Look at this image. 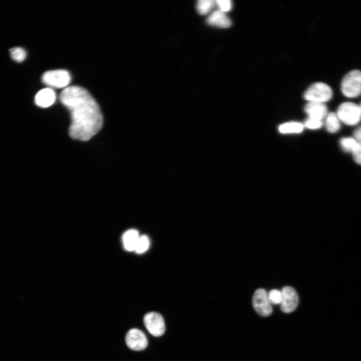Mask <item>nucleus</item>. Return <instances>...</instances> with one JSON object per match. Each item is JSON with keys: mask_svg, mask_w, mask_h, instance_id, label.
Segmentation results:
<instances>
[{"mask_svg": "<svg viewBox=\"0 0 361 361\" xmlns=\"http://www.w3.org/2000/svg\"><path fill=\"white\" fill-rule=\"evenodd\" d=\"M59 99L70 111L71 123L70 136L75 139L87 141L95 135L103 125L99 107L85 89L71 86L64 89Z\"/></svg>", "mask_w": 361, "mask_h": 361, "instance_id": "nucleus-1", "label": "nucleus"}, {"mask_svg": "<svg viewBox=\"0 0 361 361\" xmlns=\"http://www.w3.org/2000/svg\"><path fill=\"white\" fill-rule=\"evenodd\" d=\"M341 89L347 97L358 96L361 94V71L354 70L346 74L342 80Z\"/></svg>", "mask_w": 361, "mask_h": 361, "instance_id": "nucleus-2", "label": "nucleus"}, {"mask_svg": "<svg viewBox=\"0 0 361 361\" xmlns=\"http://www.w3.org/2000/svg\"><path fill=\"white\" fill-rule=\"evenodd\" d=\"M332 96V91L326 84L316 82L310 85L305 91L303 97L308 102L324 103Z\"/></svg>", "mask_w": 361, "mask_h": 361, "instance_id": "nucleus-3", "label": "nucleus"}, {"mask_svg": "<svg viewBox=\"0 0 361 361\" xmlns=\"http://www.w3.org/2000/svg\"><path fill=\"white\" fill-rule=\"evenodd\" d=\"M336 114L340 121L348 125H354L361 119L360 107L352 102H344L340 104Z\"/></svg>", "mask_w": 361, "mask_h": 361, "instance_id": "nucleus-4", "label": "nucleus"}, {"mask_svg": "<svg viewBox=\"0 0 361 361\" xmlns=\"http://www.w3.org/2000/svg\"><path fill=\"white\" fill-rule=\"evenodd\" d=\"M71 79L69 72L63 69L47 71L42 77L44 83L50 87L57 88L67 87Z\"/></svg>", "mask_w": 361, "mask_h": 361, "instance_id": "nucleus-5", "label": "nucleus"}, {"mask_svg": "<svg viewBox=\"0 0 361 361\" xmlns=\"http://www.w3.org/2000/svg\"><path fill=\"white\" fill-rule=\"evenodd\" d=\"M143 321L145 327L152 335L160 336L164 333V321L159 313L156 312H148L144 315Z\"/></svg>", "mask_w": 361, "mask_h": 361, "instance_id": "nucleus-6", "label": "nucleus"}, {"mask_svg": "<svg viewBox=\"0 0 361 361\" xmlns=\"http://www.w3.org/2000/svg\"><path fill=\"white\" fill-rule=\"evenodd\" d=\"M253 306L260 316L266 317L272 312V308L268 299V293L263 288L255 291L253 296Z\"/></svg>", "mask_w": 361, "mask_h": 361, "instance_id": "nucleus-7", "label": "nucleus"}, {"mask_svg": "<svg viewBox=\"0 0 361 361\" xmlns=\"http://www.w3.org/2000/svg\"><path fill=\"white\" fill-rule=\"evenodd\" d=\"M127 345L133 350H141L145 349L148 344L147 339L144 333L137 328L130 329L125 336Z\"/></svg>", "mask_w": 361, "mask_h": 361, "instance_id": "nucleus-8", "label": "nucleus"}, {"mask_svg": "<svg viewBox=\"0 0 361 361\" xmlns=\"http://www.w3.org/2000/svg\"><path fill=\"white\" fill-rule=\"evenodd\" d=\"M281 293V310L287 313L293 312L298 304V297L296 291L292 287L286 286L282 288Z\"/></svg>", "mask_w": 361, "mask_h": 361, "instance_id": "nucleus-9", "label": "nucleus"}, {"mask_svg": "<svg viewBox=\"0 0 361 361\" xmlns=\"http://www.w3.org/2000/svg\"><path fill=\"white\" fill-rule=\"evenodd\" d=\"M308 117L321 120L327 115V108L324 103L308 102L304 107Z\"/></svg>", "mask_w": 361, "mask_h": 361, "instance_id": "nucleus-10", "label": "nucleus"}, {"mask_svg": "<svg viewBox=\"0 0 361 361\" xmlns=\"http://www.w3.org/2000/svg\"><path fill=\"white\" fill-rule=\"evenodd\" d=\"M207 23L212 26L228 28L232 25L230 19L220 10L213 12L207 19Z\"/></svg>", "mask_w": 361, "mask_h": 361, "instance_id": "nucleus-11", "label": "nucleus"}, {"mask_svg": "<svg viewBox=\"0 0 361 361\" xmlns=\"http://www.w3.org/2000/svg\"><path fill=\"white\" fill-rule=\"evenodd\" d=\"M56 98L55 91L50 88H46L39 91L36 95L35 102L39 107L46 108L52 105Z\"/></svg>", "mask_w": 361, "mask_h": 361, "instance_id": "nucleus-12", "label": "nucleus"}, {"mask_svg": "<svg viewBox=\"0 0 361 361\" xmlns=\"http://www.w3.org/2000/svg\"><path fill=\"white\" fill-rule=\"evenodd\" d=\"M139 237L136 230L130 229L126 231L122 237L124 248L128 251H134Z\"/></svg>", "mask_w": 361, "mask_h": 361, "instance_id": "nucleus-13", "label": "nucleus"}, {"mask_svg": "<svg viewBox=\"0 0 361 361\" xmlns=\"http://www.w3.org/2000/svg\"><path fill=\"white\" fill-rule=\"evenodd\" d=\"M303 128V124L300 122H289L281 124L278 130L282 134L298 133L301 132Z\"/></svg>", "mask_w": 361, "mask_h": 361, "instance_id": "nucleus-14", "label": "nucleus"}, {"mask_svg": "<svg viewBox=\"0 0 361 361\" xmlns=\"http://www.w3.org/2000/svg\"><path fill=\"white\" fill-rule=\"evenodd\" d=\"M326 130L330 133L337 132L340 128V120L336 114L330 112L327 114L325 121Z\"/></svg>", "mask_w": 361, "mask_h": 361, "instance_id": "nucleus-15", "label": "nucleus"}, {"mask_svg": "<svg viewBox=\"0 0 361 361\" xmlns=\"http://www.w3.org/2000/svg\"><path fill=\"white\" fill-rule=\"evenodd\" d=\"M216 5L215 1L200 0L197 2V9L200 14L207 15L212 11Z\"/></svg>", "mask_w": 361, "mask_h": 361, "instance_id": "nucleus-16", "label": "nucleus"}, {"mask_svg": "<svg viewBox=\"0 0 361 361\" xmlns=\"http://www.w3.org/2000/svg\"><path fill=\"white\" fill-rule=\"evenodd\" d=\"M357 141L352 137H343L340 139L339 144L342 149L345 152H352Z\"/></svg>", "mask_w": 361, "mask_h": 361, "instance_id": "nucleus-17", "label": "nucleus"}, {"mask_svg": "<svg viewBox=\"0 0 361 361\" xmlns=\"http://www.w3.org/2000/svg\"><path fill=\"white\" fill-rule=\"evenodd\" d=\"M149 241L146 235L139 237L134 251L139 254L145 252L148 248Z\"/></svg>", "mask_w": 361, "mask_h": 361, "instance_id": "nucleus-18", "label": "nucleus"}, {"mask_svg": "<svg viewBox=\"0 0 361 361\" xmlns=\"http://www.w3.org/2000/svg\"><path fill=\"white\" fill-rule=\"evenodd\" d=\"M12 58L16 62H21L24 61L27 56L26 51L20 47H16L10 50Z\"/></svg>", "mask_w": 361, "mask_h": 361, "instance_id": "nucleus-19", "label": "nucleus"}, {"mask_svg": "<svg viewBox=\"0 0 361 361\" xmlns=\"http://www.w3.org/2000/svg\"><path fill=\"white\" fill-rule=\"evenodd\" d=\"M268 299L271 304H281L282 300L281 291L277 289H272L268 293Z\"/></svg>", "mask_w": 361, "mask_h": 361, "instance_id": "nucleus-20", "label": "nucleus"}, {"mask_svg": "<svg viewBox=\"0 0 361 361\" xmlns=\"http://www.w3.org/2000/svg\"><path fill=\"white\" fill-rule=\"evenodd\" d=\"M303 125L304 127L310 129H317L322 126V122L320 120L308 117Z\"/></svg>", "mask_w": 361, "mask_h": 361, "instance_id": "nucleus-21", "label": "nucleus"}, {"mask_svg": "<svg viewBox=\"0 0 361 361\" xmlns=\"http://www.w3.org/2000/svg\"><path fill=\"white\" fill-rule=\"evenodd\" d=\"M215 2L219 10L224 13L230 11L232 8V3L230 0H217Z\"/></svg>", "mask_w": 361, "mask_h": 361, "instance_id": "nucleus-22", "label": "nucleus"}, {"mask_svg": "<svg viewBox=\"0 0 361 361\" xmlns=\"http://www.w3.org/2000/svg\"><path fill=\"white\" fill-rule=\"evenodd\" d=\"M354 160L357 164H361V143L357 142L352 151Z\"/></svg>", "mask_w": 361, "mask_h": 361, "instance_id": "nucleus-23", "label": "nucleus"}, {"mask_svg": "<svg viewBox=\"0 0 361 361\" xmlns=\"http://www.w3.org/2000/svg\"><path fill=\"white\" fill-rule=\"evenodd\" d=\"M353 135L356 140L361 143V126L354 130Z\"/></svg>", "mask_w": 361, "mask_h": 361, "instance_id": "nucleus-24", "label": "nucleus"}, {"mask_svg": "<svg viewBox=\"0 0 361 361\" xmlns=\"http://www.w3.org/2000/svg\"><path fill=\"white\" fill-rule=\"evenodd\" d=\"M360 110H361V105H360Z\"/></svg>", "mask_w": 361, "mask_h": 361, "instance_id": "nucleus-25", "label": "nucleus"}]
</instances>
